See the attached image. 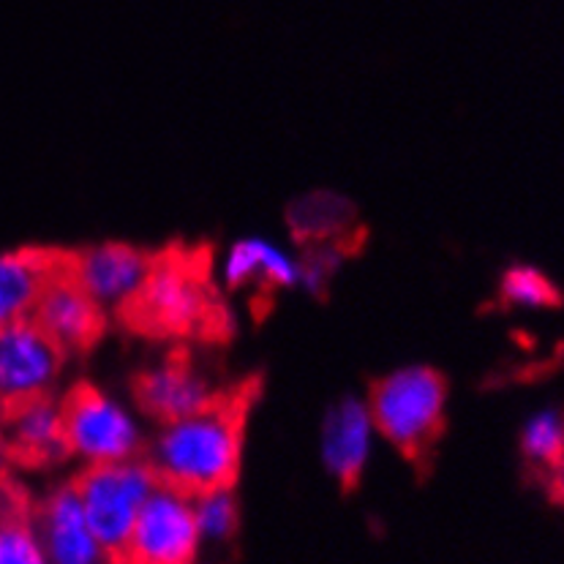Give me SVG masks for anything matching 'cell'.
I'll list each match as a JSON object with an SVG mask.
<instances>
[{"label":"cell","mask_w":564,"mask_h":564,"mask_svg":"<svg viewBox=\"0 0 564 564\" xmlns=\"http://www.w3.org/2000/svg\"><path fill=\"white\" fill-rule=\"evenodd\" d=\"M213 301L199 262L186 254L153 259V268L126 314L140 330L155 336H183L210 319Z\"/></svg>","instance_id":"obj_4"},{"label":"cell","mask_w":564,"mask_h":564,"mask_svg":"<svg viewBox=\"0 0 564 564\" xmlns=\"http://www.w3.org/2000/svg\"><path fill=\"white\" fill-rule=\"evenodd\" d=\"M199 534L194 497L159 482L134 523L118 564H197Z\"/></svg>","instance_id":"obj_6"},{"label":"cell","mask_w":564,"mask_h":564,"mask_svg":"<svg viewBox=\"0 0 564 564\" xmlns=\"http://www.w3.org/2000/svg\"><path fill=\"white\" fill-rule=\"evenodd\" d=\"M194 521L199 534V562L197 564H224L235 543L240 527V508L232 486L213 488L194 497Z\"/></svg>","instance_id":"obj_16"},{"label":"cell","mask_w":564,"mask_h":564,"mask_svg":"<svg viewBox=\"0 0 564 564\" xmlns=\"http://www.w3.org/2000/svg\"><path fill=\"white\" fill-rule=\"evenodd\" d=\"M303 279H306L303 259L259 235L235 240L221 259V281L229 290H249V286L292 290L303 286Z\"/></svg>","instance_id":"obj_12"},{"label":"cell","mask_w":564,"mask_h":564,"mask_svg":"<svg viewBox=\"0 0 564 564\" xmlns=\"http://www.w3.org/2000/svg\"><path fill=\"white\" fill-rule=\"evenodd\" d=\"M66 453L83 464H109L137 458L142 451V423L134 412L94 384H79L63 401Z\"/></svg>","instance_id":"obj_5"},{"label":"cell","mask_w":564,"mask_h":564,"mask_svg":"<svg viewBox=\"0 0 564 564\" xmlns=\"http://www.w3.org/2000/svg\"><path fill=\"white\" fill-rule=\"evenodd\" d=\"M33 527L50 564H112L90 529L74 482L44 497L33 516Z\"/></svg>","instance_id":"obj_10"},{"label":"cell","mask_w":564,"mask_h":564,"mask_svg":"<svg viewBox=\"0 0 564 564\" xmlns=\"http://www.w3.org/2000/svg\"><path fill=\"white\" fill-rule=\"evenodd\" d=\"M155 486H159V477H155L153 466L140 458L94 464L74 482L90 529L112 564H118L123 556L137 518Z\"/></svg>","instance_id":"obj_3"},{"label":"cell","mask_w":564,"mask_h":564,"mask_svg":"<svg viewBox=\"0 0 564 564\" xmlns=\"http://www.w3.org/2000/svg\"><path fill=\"white\" fill-rule=\"evenodd\" d=\"M564 451V412L545 406L529 414L521 429V453L527 462L551 469Z\"/></svg>","instance_id":"obj_17"},{"label":"cell","mask_w":564,"mask_h":564,"mask_svg":"<svg viewBox=\"0 0 564 564\" xmlns=\"http://www.w3.org/2000/svg\"><path fill=\"white\" fill-rule=\"evenodd\" d=\"M377 425L368 401L344 399L327 410L319 431V456L336 480L355 482L373 453Z\"/></svg>","instance_id":"obj_11"},{"label":"cell","mask_w":564,"mask_h":564,"mask_svg":"<svg viewBox=\"0 0 564 564\" xmlns=\"http://www.w3.org/2000/svg\"><path fill=\"white\" fill-rule=\"evenodd\" d=\"M551 486H554V491L564 499V451H562L560 462L551 466Z\"/></svg>","instance_id":"obj_20"},{"label":"cell","mask_w":564,"mask_h":564,"mask_svg":"<svg viewBox=\"0 0 564 564\" xmlns=\"http://www.w3.org/2000/svg\"><path fill=\"white\" fill-rule=\"evenodd\" d=\"M153 257L126 243H99L68 259V270L101 308H129L140 295Z\"/></svg>","instance_id":"obj_9"},{"label":"cell","mask_w":564,"mask_h":564,"mask_svg":"<svg viewBox=\"0 0 564 564\" xmlns=\"http://www.w3.org/2000/svg\"><path fill=\"white\" fill-rule=\"evenodd\" d=\"M6 440L11 451L33 464H47L66 453L63 406L52 395L6 410Z\"/></svg>","instance_id":"obj_15"},{"label":"cell","mask_w":564,"mask_h":564,"mask_svg":"<svg viewBox=\"0 0 564 564\" xmlns=\"http://www.w3.org/2000/svg\"><path fill=\"white\" fill-rule=\"evenodd\" d=\"M61 259L42 249L0 251V327L31 319Z\"/></svg>","instance_id":"obj_14"},{"label":"cell","mask_w":564,"mask_h":564,"mask_svg":"<svg viewBox=\"0 0 564 564\" xmlns=\"http://www.w3.org/2000/svg\"><path fill=\"white\" fill-rule=\"evenodd\" d=\"M368 410L379 436L406 456H420L445 425L447 382L429 366H401L373 384Z\"/></svg>","instance_id":"obj_2"},{"label":"cell","mask_w":564,"mask_h":564,"mask_svg":"<svg viewBox=\"0 0 564 564\" xmlns=\"http://www.w3.org/2000/svg\"><path fill=\"white\" fill-rule=\"evenodd\" d=\"M216 401L210 382L183 360H166L148 368L137 379V404L159 423L186 417Z\"/></svg>","instance_id":"obj_13"},{"label":"cell","mask_w":564,"mask_h":564,"mask_svg":"<svg viewBox=\"0 0 564 564\" xmlns=\"http://www.w3.org/2000/svg\"><path fill=\"white\" fill-rule=\"evenodd\" d=\"M31 319L66 352V349L90 347L99 338L104 308L79 286L68 270V259L63 257L55 273L50 275Z\"/></svg>","instance_id":"obj_8"},{"label":"cell","mask_w":564,"mask_h":564,"mask_svg":"<svg viewBox=\"0 0 564 564\" xmlns=\"http://www.w3.org/2000/svg\"><path fill=\"white\" fill-rule=\"evenodd\" d=\"M243 458V410L238 401H213L205 410L161 423L151 442L159 482L197 494L229 488Z\"/></svg>","instance_id":"obj_1"},{"label":"cell","mask_w":564,"mask_h":564,"mask_svg":"<svg viewBox=\"0 0 564 564\" xmlns=\"http://www.w3.org/2000/svg\"><path fill=\"white\" fill-rule=\"evenodd\" d=\"M63 349L33 319L0 327V406L50 395L61 379Z\"/></svg>","instance_id":"obj_7"},{"label":"cell","mask_w":564,"mask_h":564,"mask_svg":"<svg viewBox=\"0 0 564 564\" xmlns=\"http://www.w3.org/2000/svg\"><path fill=\"white\" fill-rule=\"evenodd\" d=\"M502 297L516 308H549L560 303V290L538 268L516 264L502 275Z\"/></svg>","instance_id":"obj_18"},{"label":"cell","mask_w":564,"mask_h":564,"mask_svg":"<svg viewBox=\"0 0 564 564\" xmlns=\"http://www.w3.org/2000/svg\"><path fill=\"white\" fill-rule=\"evenodd\" d=\"M0 564H50L33 521L0 513Z\"/></svg>","instance_id":"obj_19"}]
</instances>
